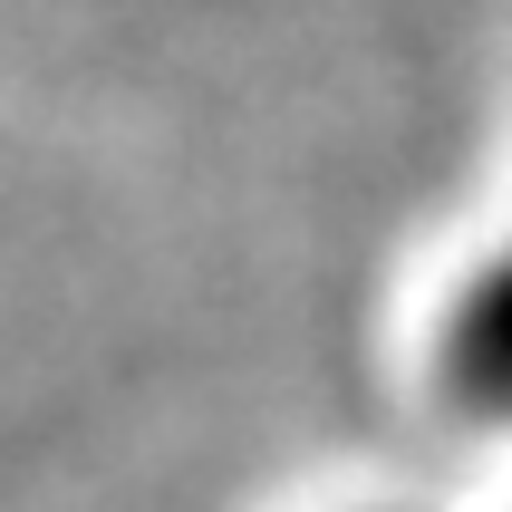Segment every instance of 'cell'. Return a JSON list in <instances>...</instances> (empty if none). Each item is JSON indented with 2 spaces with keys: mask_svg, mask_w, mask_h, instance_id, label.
<instances>
[{
  "mask_svg": "<svg viewBox=\"0 0 512 512\" xmlns=\"http://www.w3.org/2000/svg\"><path fill=\"white\" fill-rule=\"evenodd\" d=\"M435 387L464 426L512 435V242L484 252L464 271V290L445 300V329H435Z\"/></svg>",
  "mask_w": 512,
  "mask_h": 512,
  "instance_id": "cell-1",
  "label": "cell"
}]
</instances>
